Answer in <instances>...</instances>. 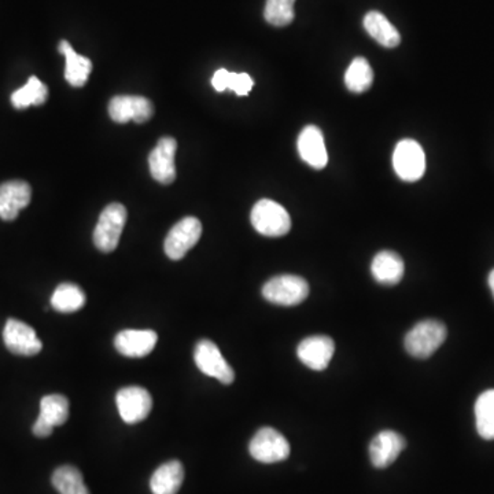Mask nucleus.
Returning a JSON list of instances; mask_svg holds the SVG:
<instances>
[{
	"label": "nucleus",
	"mask_w": 494,
	"mask_h": 494,
	"mask_svg": "<svg viewBox=\"0 0 494 494\" xmlns=\"http://www.w3.org/2000/svg\"><path fill=\"white\" fill-rule=\"evenodd\" d=\"M211 86L217 92L231 89L239 97H246L253 88L254 81L247 73H233L228 72L227 69H220L214 73Z\"/></svg>",
	"instance_id": "obj_25"
},
{
	"label": "nucleus",
	"mask_w": 494,
	"mask_h": 494,
	"mask_svg": "<svg viewBox=\"0 0 494 494\" xmlns=\"http://www.w3.org/2000/svg\"><path fill=\"white\" fill-rule=\"evenodd\" d=\"M194 360L201 373L205 374L206 376H211L222 385H231L235 381L232 366L228 364L217 345L211 339H202L198 342Z\"/></svg>",
	"instance_id": "obj_6"
},
{
	"label": "nucleus",
	"mask_w": 494,
	"mask_h": 494,
	"mask_svg": "<svg viewBox=\"0 0 494 494\" xmlns=\"http://www.w3.org/2000/svg\"><path fill=\"white\" fill-rule=\"evenodd\" d=\"M32 189L26 181L12 180L0 184V219L13 221L31 203Z\"/></svg>",
	"instance_id": "obj_15"
},
{
	"label": "nucleus",
	"mask_w": 494,
	"mask_h": 494,
	"mask_svg": "<svg viewBox=\"0 0 494 494\" xmlns=\"http://www.w3.org/2000/svg\"><path fill=\"white\" fill-rule=\"evenodd\" d=\"M295 0H267L264 17L273 26H287L294 20Z\"/></svg>",
	"instance_id": "obj_29"
},
{
	"label": "nucleus",
	"mask_w": 494,
	"mask_h": 494,
	"mask_svg": "<svg viewBox=\"0 0 494 494\" xmlns=\"http://www.w3.org/2000/svg\"><path fill=\"white\" fill-rule=\"evenodd\" d=\"M159 336L151 330H124L117 334L114 346L119 355L140 358L150 355L156 347Z\"/></svg>",
	"instance_id": "obj_16"
},
{
	"label": "nucleus",
	"mask_w": 494,
	"mask_h": 494,
	"mask_svg": "<svg viewBox=\"0 0 494 494\" xmlns=\"http://www.w3.org/2000/svg\"><path fill=\"white\" fill-rule=\"evenodd\" d=\"M119 417L129 425L143 422L153 409V398L139 386L124 387L116 396Z\"/></svg>",
	"instance_id": "obj_9"
},
{
	"label": "nucleus",
	"mask_w": 494,
	"mask_h": 494,
	"mask_svg": "<svg viewBox=\"0 0 494 494\" xmlns=\"http://www.w3.org/2000/svg\"><path fill=\"white\" fill-rule=\"evenodd\" d=\"M183 480V464L178 460L168 461L154 472L150 479V489L153 494H178Z\"/></svg>",
	"instance_id": "obj_20"
},
{
	"label": "nucleus",
	"mask_w": 494,
	"mask_h": 494,
	"mask_svg": "<svg viewBox=\"0 0 494 494\" xmlns=\"http://www.w3.org/2000/svg\"><path fill=\"white\" fill-rule=\"evenodd\" d=\"M48 98V88L36 76H31L28 83L13 92L12 103L15 108H26L29 106H40Z\"/></svg>",
	"instance_id": "obj_27"
},
{
	"label": "nucleus",
	"mask_w": 494,
	"mask_h": 494,
	"mask_svg": "<svg viewBox=\"0 0 494 494\" xmlns=\"http://www.w3.org/2000/svg\"><path fill=\"white\" fill-rule=\"evenodd\" d=\"M262 295L271 304L279 306H295L303 304L309 295V284L297 275H279L262 287Z\"/></svg>",
	"instance_id": "obj_4"
},
{
	"label": "nucleus",
	"mask_w": 494,
	"mask_h": 494,
	"mask_svg": "<svg viewBox=\"0 0 494 494\" xmlns=\"http://www.w3.org/2000/svg\"><path fill=\"white\" fill-rule=\"evenodd\" d=\"M335 352V344L330 336L314 335L304 339L297 347V355L301 363L314 371H324L330 365Z\"/></svg>",
	"instance_id": "obj_14"
},
{
	"label": "nucleus",
	"mask_w": 494,
	"mask_h": 494,
	"mask_svg": "<svg viewBox=\"0 0 494 494\" xmlns=\"http://www.w3.org/2000/svg\"><path fill=\"white\" fill-rule=\"evenodd\" d=\"M4 341L7 349L18 355H36L43 347L36 331L17 319L7 320L4 330Z\"/></svg>",
	"instance_id": "obj_11"
},
{
	"label": "nucleus",
	"mask_w": 494,
	"mask_h": 494,
	"mask_svg": "<svg viewBox=\"0 0 494 494\" xmlns=\"http://www.w3.org/2000/svg\"><path fill=\"white\" fill-rule=\"evenodd\" d=\"M54 488L59 494H89L83 474L73 466H62L54 471L51 478Z\"/></svg>",
	"instance_id": "obj_26"
},
{
	"label": "nucleus",
	"mask_w": 494,
	"mask_h": 494,
	"mask_svg": "<svg viewBox=\"0 0 494 494\" xmlns=\"http://www.w3.org/2000/svg\"><path fill=\"white\" fill-rule=\"evenodd\" d=\"M87 298L83 290L73 283H62L57 287L51 297V306L61 314H73L86 305Z\"/></svg>",
	"instance_id": "obj_22"
},
{
	"label": "nucleus",
	"mask_w": 494,
	"mask_h": 494,
	"mask_svg": "<svg viewBox=\"0 0 494 494\" xmlns=\"http://www.w3.org/2000/svg\"><path fill=\"white\" fill-rule=\"evenodd\" d=\"M53 427L46 425V423L42 422L40 419H37L36 422H35L34 427H32V431H34L35 436L39 437V438L50 437L51 434H53Z\"/></svg>",
	"instance_id": "obj_30"
},
{
	"label": "nucleus",
	"mask_w": 494,
	"mask_h": 494,
	"mask_svg": "<svg viewBox=\"0 0 494 494\" xmlns=\"http://www.w3.org/2000/svg\"><path fill=\"white\" fill-rule=\"evenodd\" d=\"M393 167L404 181H417L426 172V156L417 140L404 139L396 146Z\"/></svg>",
	"instance_id": "obj_7"
},
{
	"label": "nucleus",
	"mask_w": 494,
	"mask_h": 494,
	"mask_svg": "<svg viewBox=\"0 0 494 494\" xmlns=\"http://www.w3.org/2000/svg\"><path fill=\"white\" fill-rule=\"evenodd\" d=\"M298 151L301 159L314 170H323L327 165L328 154L324 138L317 127L308 126L298 138Z\"/></svg>",
	"instance_id": "obj_17"
},
{
	"label": "nucleus",
	"mask_w": 494,
	"mask_h": 494,
	"mask_svg": "<svg viewBox=\"0 0 494 494\" xmlns=\"http://www.w3.org/2000/svg\"><path fill=\"white\" fill-rule=\"evenodd\" d=\"M374 83V72L371 69V65L368 64L365 58L353 59L352 64L347 67L345 73V84H346L349 91L355 94H361L369 89V87Z\"/></svg>",
	"instance_id": "obj_28"
},
{
	"label": "nucleus",
	"mask_w": 494,
	"mask_h": 494,
	"mask_svg": "<svg viewBox=\"0 0 494 494\" xmlns=\"http://www.w3.org/2000/svg\"><path fill=\"white\" fill-rule=\"evenodd\" d=\"M371 273L378 283L395 286L403 281L406 265H404L403 259L395 252H379L374 257Z\"/></svg>",
	"instance_id": "obj_18"
},
{
	"label": "nucleus",
	"mask_w": 494,
	"mask_h": 494,
	"mask_svg": "<svg viewBox=\"0 0 494 494\" xmlns=\"http://www.w3.org/2000/svg\"><path fill=\"white\" fill-rule=\"evenodd\" d=\"M254 460L264 464L279 463L290 456V444L283 434L273 427H262L249 444Z\"/></svg>",
	"instance_id": "obj_5"
},
{
	"label": "nucleus",
	"mask_w": 494,
	"mask_h": 494,
	"mask_svg": "<svg viewBox=\"0 0 494 494\" xmlns=\"http://www.w3.org/2000/svg\"><path fill=\"white\" fill-rule=\"evenodd\" d=\"M406 447V438L401 434L384 430L376 434L369 444V458L376 468H386L397 460Z\"/></svg>",
	"instance_id": "obj_13"
},
{
	"label": "nucleus",
	"mask_w": 494,
	"mask_h": 494,
	"mask_svg": "<svg viewBox=\"0 0 494 494\" xmlns=\"http://www.w3.org/2000/svg\"><path fill=\"white\" fill-rule=\"evenodd\" d=\"M448 336L447 325L436 319H426L415 324L406 335L404 346L415 358L431 357L444 345Z\"/></svg>",
	"instance_id": "obj_1"
},
{
	"label": "nucleus",
	"mask_w": 494,
	"mask_h": 494,
	"mask_svg": "<svg viewBox=\"0 0 494 494\" xmlns=\"http://www.w3.org/2000/svg\"><path fill=\"white\" fill-rule=\"evenodd\" d=\"M489 287H490L491 293H493L494 297V270L491 271L490 275H489Z\"/></svg>",
	"instance_id": "obj_31"
},
{
	"label": "nucleus",
	"mask_w": 494,
	"mask_h": 494,
	"mask_svg": "<svg viewBox=\"0 0 494 494\" xmlns=\"http://www.w3.org/2000/svg\"><path fill=\"white\" fill-rule=\"evenodd\" d=\"M202 224L197 217H184L168 233L165 239V253L170 260L183 259L187 252L200 241Z\"/></svg>",
	"instance_id": "obj_8"
},
{
	"label": "nucleus",
	"mask_w": 494,
	"mask_h": 494,
	"mask_svg": "<svg viewBox=\"0 0 494 494\" xmlns=\"http://www.w3.org/2000/svg\"><path fill=\"white\" fill-rule=\"evenodd\" d=\"M127 222V209L121 203H110L100 213L94 231V243L103 253H111L118 246Z\"/></svg>",
	"instance_id": "obj_3"
},
{
	"label": "nucleus",
	"mask_w": 494,
	"mask_h": 494,
	"mask_svg": "<svg viewBox=\"0 0 494 494\" xmlns=\"http://www.w3.org/2000/svg\"><path fill=\"white\" fill-rule=\"evenodd\" d=\"M364 28L368 32L369 36L376 39L384 47L395 48L400 45V34L382 13H366L365 17H364Z\"/></svg>",
	"instance_id": "obj_21"
},
{
	"label": "nucleus",
	"mask_w": 494,
	"mask_h": 494,
	"mask_svg": "<svg viewBox=\"0 0 494 494\" xmlns=\"http://www.w3.org/2000/svg\"><path fill=\"white\" fill-rule=\"evenodd\" d=\"M58 50L67 59L65 78H67V83L73 87H83L88 81L89 75L92 72L91 59L76 53L67 40H62L59 43Z\"/></svg>",
	"instance_id": "obj_19"
},
{
	"label": "nucleus",
	"mask_w": 494,
	"mask_h": 494,
	"mask_svg": "<svg viewBox=\"0 0 494 494\" xmlns=\"http://www.w3.org/2000/svg\"><path fill=\"white\" fill-rule=\"evenodd\" d=\"M108 114L118 124L135 121L148 122L154 116V106L148 98L134 95H118L108 103Z\"/></svg>",
	"instance_id": "obj_10"
},
{
	"label": "nucleus",
	"mask_w": 494,
	"mask_h": 494,
	"mask_svg": "<svg viewBox=\"0 0 494 494\" xmlns=\"http://www.w3.org/2000/svg\"><path fill=\"white\" fill-rule=\"evenodd\" d=\"M69 417V401L65 396H46L40 401V415L37 419L45 422L50 427H57L67 423Z\"/></svg>",
	"instance_id": "obj_24"
},
{
	"label": "nucleus",
	"mask_w": 494,
	"mask_h": 494,
	"mask_svg": "<svg viewBox=\"0 0 494 494\" xmlns=\"http://www.w3.org/2000/svg\"><path fill=\"white\" fill-rule=\"evenodd\" d=\"M178 142L173 138H161L149 156V167L154 180L170 184L176 179L175 156Z\"/></svg>",
	"instance_id": "obj_12"
},
{
	"label": "nucleus",
	"mask_w": 494,
	"mask_h": 494,
	"mask_svg": "<svg viewBox=\"0 0 494 494\" xmlns=\"http://www.w3.org/2000/svg\"><path fill=\"white\" fill-rule=\"evenodd\" d=\"M251 220L257 232L270 238L286 235L292 228L289 211L273 200L259 201L252 211Z\"/></svg>",
	"instance_id": "obj_2"
},
{
	"label": "nucleus",
	"mask_w": 494,
	"mask_h": 494,
	"mask_svg": "<svg viewBox=\"0 0 494 494\" xmlns=\"http://www.w3.org/2000/svg\"><path fill=\"white\" fill-rule=\"evenodd\" d=\"M477 431L486 441L494 439V389L486 390L475 403Z\"/></svg>",
	"instance_id": "obj_23"
}]
</instances>
